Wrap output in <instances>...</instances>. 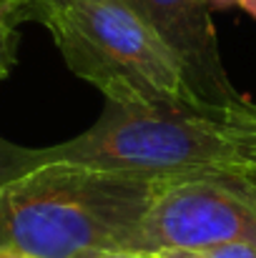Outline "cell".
<instances>
[{
  "instance_id": "5b68a950",
  "label": "cell",
  "mask_w": 256,
  "mask_h": 258,
  "mask_svg": "<svg viewBox=\"0 0 256 258\" xmlns=\"http://www.w3.org/2000/svg\"><path fill=\"white\" fill-rule=\"evenodd\" d=\"M181 60L191 90L209 105H236L244 98L221 66L219 38L203 0H131Z\"/></svg>"
},
{
  "instance_id": "7a4b0ae2",
  "label": "cell",
  "mask_w": 256,
  "mask_h": 258,
  "mask_svg": "<svg viewBox=\"0 0 256 258\" xmlns=\"http://www.w3.org/2000/svg\"><path fill=\"white\" fill-rule=\"evenodd\" d=\"M13 20L33 18L68 68L123 110L196 113L203 103L181 60L131 0H3Z\"/></svg>"
},
{
  "instance_id": "30bf717a",
  "label": "cell",
  "mask_w": 256,
  "mask_h": 258,
  "mask_svg": "<svg viewBox=\"0 0 256 258\" xmlns=\"http://www.w3.org/2000/svg\"><path fill=\"white\" fill-rule=\"evenodd\" d=\"M0 258H25V256H20V253H13V251H5V248H0Z\"/></svg>"
},
{
  "instance_id": "9c48e42d",
  "label": "cell",
  "mask_w": 256,
  "mask_h": 258,
  "mask_svg": "<svg viewBox=\"0 0 256 258\" xmlns=\"http://www.w3.org/2000/svg\"><path fill=\"white\" fill-rule=\"evenodd\" d=\"M239 5H241L246 13H251V15L256 18V0H239Z\"/></svg>"
},
{
  "instance_id": "52a82bcc",
  "label": "cell",
  "mask_w": 256,
  "mask_h": 258,
  "mask_svg": "<svg viewBox=\"0 0 256 258\" xmlns=\"http://www.w3.org/2000/svg\"><path fill=\"white\" fill-rule=\"evenodd\" d=\"M18 58V33H15V20L10 15H0V78L10 73Z\"/></svg>"
},
{
  "instance_id": "6da1fadb",
  "label": "cell",
  "mask_w": 256,
  "mask_h": 258,
  "mask_svg": "<svg viewBox=\"0 0 256 258\" xmlns=\"http://www.w3.org/2000/svg\"><path fill=\"white\" fill-rule=\"evenodd\" d=\"M186 178L98 171L13 151L0 175V248L25 258H138L141 221Z\"/></svg>"
},
{
  "instance_id": "ba28073f",
  "label": "cell",
  "mask_w": 256,
  "mask_h": 258,
  "mask_svg": "<svg viewBox=\"0 0 256 258\" xmlns=\"http://www.w3.org/2000/svg\"><path fill=\"white\" fill-rule=\"evenodd\" d=\"M209 8H229V5H236L239 0H203Z\"/></svg>"
},
{
  "instance_id": "277c9868",
  "label": "cell",
  "mask_w": 256,
  "mask_h": 258,
  "mask_svg": "<svg viewBox=\"0 0 256 258\" xmlns=\"http://www.w3.org/2000/svg\"><path fill=\"white\" fill-rule=\"evenodd\" d=\"M224 243L256 248V183L231 175H196L173 183L153 201L136 233V256Z\"/></svg>"
},
{
  "instance_id": "3957f363",
  "label": "cell",
  "mask_w": 256,
  "mask_h": 258,
  "mask_svg": "<svg viewBox=\"0 0 256 258\" xmlns=\"http://www.w3.org/2000/svg\"><path fill=\"white\" fill-rule=\"evenodd\" d=\"M28 153L98 171L231 175L256 183V105L244 100L196 113H146L108 103L90 131Z\"/></svg>"
},
{
  "instance_id": "8992f818",
  "label": "cell",
  "mask_w": 256,
  "mask_h": 258,
  "mask_svg": "<svg viewBox=\"0 0 256 258\" xmlns=\"http://www.w3.org/2000/svg\"><path fill=\"white\" fill-rule=\"evenodd\" d=\"M151 258H256V248L244 243H224L206 248H164L151 253Z\"/></svg>"
},
{
  "instance_id": "8fae6325",
  "label": "cell",
  "mask_w": 256,
  "mask_h": 258,
  "mask_svg": "<svg viewBox=\"0 0 256 258\" xmlns=\"http://www.w3.org/2000/svg\"><path fill=\"white\" fill-rule=\"evenodd\" d=\"M0 15H3V8H0Z\"/></svg>"
}]
</instances>
